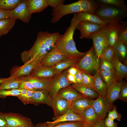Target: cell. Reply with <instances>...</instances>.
I'll return each instance as SVG.
<instances>
[{
  "mask_svg": "<svg viewBox=\"0 0 127 127\" xmlns=\"http://www.w3.org/2000/svg\"><path fill=\"white\" fill-rule=\"evenodd\" d=\"M20 80L21 82L19 88L34 91H36L40 90L36 89L35 88L32 83L29 81L21 79Z\"/></svg>",
  "mask_w": 127,
  "mask_h": 127,
  "instance_id": "obj_44",
  "label": "cell"
},
{
  "mask_svg": "<svg viewBox=\"0 0 127 127\" xmlns=\"http://www.w3.org/2000/svg\"><path fill=\"white\" fill-rule=\"evenodd\" d=\"M75 67L82 72L91 75L99 68L100 60L96 55L93 46L86 52Z\"/></svg>",
  "mask_w": 127,
  "mask_h": 127,
  "instance_id": "obj_5",
  "label": "cell"
},
{
  "mask_svg": "<svg viewBox=\"0 0 127 127\" xmlns=\"http://www.w3.org/2000/svg\"><path fill=\"white\" fill-rule=\"evenodd\" d=\"M100 72L102 78L107 88L115 82L116 74L115 70L107 71L100 70Z\"/></svg>",
  "mask_w": 127,
  "mask_h": 127,
  "instance_id": "obj_34",
  "label": "cell"
},
{
  "mask_svg": "<svg viewBox=\"0 0 127 127\" xmlns=\"http://www.w3.org/2000/svg\"><path fill=\"white\" fill-rule=\"evenodd\" d=\"M71 85L81 94L90 99H94L99 95L93 89L83 84L72 83Z\"/></svg>",
  "mask_w": 127,
  "mask_h": 127,
  "instance_id": "obj_26",
  "label": "cell"
},
{
  "mask_svg": "<svg viewBox=\"0 0 127 127\" xmlns=\"http://www.w3.org/2000/svg\"><path fill=\"white\" fill-rule=\"evenodd\" d=\"M99 69L101 70L105 71L115 70L112 63L102 57L100 60Z\"/></svg>",
  "mask_w": 127,
  "mask_h": 127,
  "instance_id": "obj_39",
  "label": "cell"
},
{
  "mask_svg": "<svg viewBox=\"0 0 127 127\" xmlns=\"http://www.w3.org/2000/svg\"><path fill=\"white\" fill-rule=\"evenodd\" d=\"M104 123L105 127H118L117 123L107 117L104 118Z\"/></svg>",
  "mask_w": 127,
  "mask_h": 127,
  "instance_id": "obj_47",
  "label": "cell"
},
{
  "mask_svg": "<svg viewBox=\"0 0 127 127\" xmlns=\"http://www.w3.org/2000/svg\"><path fill=\"white\" fill-rule=\"evenodd\" d=\"M79 21L76 13H74L73 17L70 21V26L63 34H61L55 46L67 58L79 60L86 53V52H80L77 49L73 39L74 31Z\"/></svg>",
  "mask_w": 127,
  "mask_h": 127,
  "instance_id": "obj_2",
  "label": "cell"
},
{
  "mask_svg": "<svg viewBox=\"0 0 127 127\" xmlns=\"http://www.w3.org/2000/svg\"><path fill=\"white\" fill-rule=\"evenodd\" d=\"M124 83L122 81L115 82L107 88L106 97L111 104H113L114 102L118 99L121 88Z\"/></svg>",
  "mask_w": 127,
  "mask_h": 127,
  "instance_id": "obj_22",
  "label": "cell"
},
{
  "mask_svg": "<svg viewBox=\"0 0 127 127\" xmlns=\"http://www.w3.org/2000/svg\"><path fill=\"white\" fill-rule=\"evenodd\" d=\"M113 106L108 102L106 97L99 95L95 99L92 100L91 106L100 119L105 118L107 113L112 109Z\"/></svg>",
  "mask_w": 127,
  "mask_h": 127,
  "instance_id": "obj_10",
  "label": "cell"
},
{
  "mask_svg": "<svg viewBox=\"0 0 127 127\" xmlns=\"http://www.w3.org/2000/svg\"><path fill=\"white\" fill-rule=\"evenodd\" d=\"M36 91L27 90L26 93L22 95H19L17 97L24 105L28 104L29 102L33 93Z\"/></svg>",
  "mask_w": 127,
  "mask_h": 127,
  "instance_id": "obj_42",
  "label": "cell"
},
{
  "mask_svg": "<svg viewBox=\"0 0 127 127\" xmlns=\"http://www.w3.org/2000/svg\"><path fill=\"white\" fill-rule=\"evenodd\" d=\"M40 63L34 61H29L21 66H15L10 71L11 77L18 78L23 76H29L32 69Z\"/></svg>",
  "mask_w": 127,
  "mask_h": 127,
  "instance_id": "obj_14",
  "label": "cell"
},
{
  "mask_svg": "<svg viewBox=\"0 0 127 127\" xmlns=\"http://www.w3.org/2000/svg\"><path fill=\"white\" fill-rule=\"evenodd\" d=\"M7 127V126H6V127Z\"/></svg>",
  "mask_w": 127,
  "mask_h": 127,
  "instance_id": "obj_56",
  "label": "cell"
},
{
  "mask_svg": "<svg viewBox=\"0 0 127 127\" xmlns=\"http://www.w3.org/2000/svg\"><path fill=\"white\" fill-rule=\"evenodd\" d=\"M92 124L84 122L74 121L50 123L47 122L40 123L34 127H87Z\"/></svg>",
  "mask_w": 127,
  "mask_h": 127,
  "instance_id": "obj_20",
  "label": "cell"
},
{
  "mask_svg": "<svg viewBox=\"0 0 127 127\" xmlns=\"http://www.w3.org/2000/svg\"><path fill=\"white\" fill-rule=\"evenodd\" d=\"M32 14L29 10L28 0H21L18 6L13 10L9 11L10 18L19 19L23 22L28 23Z\"/></svg>",
  "mask_w": 127,
  "mask_h": 127,
  "instance_id": "obj_8",
  "label": "cell"
},
{
  "mask_svg": "<svg viewBox=\"0 0 127 127\" xmlns=\"http://www.w3.org/2000/svg\"><path fill=\"white\" fill-rule=\"evenodd\" d=\"M20 94L19 88L0 90V98H4L9 96L17 97Z\"/></svg>",
  "mask_w": 127,
  "mask_h": 127,
  "instance_id": "obj_38",
  "label": "cell"
},
{
  "mask_svg": "<svg viewBox=\"0 0 127 127\" xmlns=\"http://www.w3.org/2000/svg\"><path fill=\"white\" fill-rule=\"evenodd\" d=\"M52 121H47L50 123L68 122L81 121L87 122L82 117L73 112L70 108L62 115L53 119Z\"/></svg>",
  "mask_w": 127,
  "mask_h": 127,
  "instance_id": "obj_21",
  "label": "cell"
},
{
  "mask_svg": "<svg viewBox=\"0 0 127 127\" xmlns=\"http://www.w3.org/2000/svg\"><path fill=\"white\" fill-rule=\"evenodd\" d=\"M6 79V78H0V84L2 83Z\"/></svg>",
  "mask_w": 127,
  "mask_h": 127,
  "instance_id": "obj_54",
  "label": "cell"
},
{
  "mask_svg": "<svg viewBox=\"0 0 127 127\" xmlns=\"http://www.w3.org/2000/svg\"><path fill=\"white\" fill-rule=\"evenodd\" d=\"M118 99L123 102H127V84L124 83L122 85Z\"/></svg>",
  "mask_w": 127,
  "mask_h": 127,
  "instance_id": "obj_45",
  "label": "cell"
},
{
  "mask_svg": "<svg viewBox=\"0 0 127 127\" xmlns=\"http://www.w3.org/2000/svg\"><path fill=\"white\" fill-rule=\"evenodd\" d=\"M67 71H65L57 75L51 79L48 91L51 97L57 95L61 89L71 85L72 83L67 80Z\"/></svg>",
  "mask_w": 127,
  "mask_h": 127,
  "instance_id": "obj_7",
  "label": "cell"
},
{
  "mask_svg": "<svg viewBox=\"0 0 127 127\" xmlns=\"http://www.w3.org/2000/svg\"><path fill=\"white\" fill-rule=\"evenodd\" d=\"M7 127H18L33 125L31 119L19 113H4Z\"/></svg>",
  "mask_w": 127,
  "mask_h": 127,
  "instance_id": "obj_9",
  "label": "cell"
},
{
  "mask_svg": "<svg viewBox=\"0 0 127 127\" xmlns=\"http://www.w3.org/2000/svg\"><path fill=\"white\" fill-rule=\"evenodd\" d=\"M79 60L66 58L52 67L57 75L71 66H75Z\"/></svg>",
  "mask_w": 127,
  "mask_h": 127,
  "instance_id": "obj_30",
  "label": "cell"
},
{
  "mask_svg": "<svg viewBox=\"0 0 127 127\" xmlns=\"http://www.w3.org/2000/svg\"><path fill=\"white\" fill-rule=\"evenodd\" d=\"M115 56L113 48L108 46L103 52L101 57L110 62H112Z\"/></svg>",
  "mask_w": 127,
  "mask_h": 127,
  "instance_id": "obj_41",
  "label": "cell"
},
{
  "mask_svg": "<svg viewBox=\"0 0 127 127\" xmlns=\"http://www.w3.org/2000/svg\"><path fill=\"white\" fill-rule=\"evenodd\" d=\"M107 26L103 27L91 36L96 55L99 60L103 52L108 46Z\"/></svg>",
  "mask_w": 127,
  "mask_h": 127,
  "instance_id": "obj_6",
  "label": "cell"
},
{
  "mask_svg": "<svg viewBox=\"0 0 127 127\" xmlns=\"http://www.w3.org/2000/svg\"><path fill=\"white\" fill-rule=\"evenodd\" d=\"M66 58L55 46L43 58L39 65L52 67Z\"/></svg>",
  "mask_w": 127,
  "mask_h": 127,
  "instance_id": "obj_13",
  "label": "cell"
},
{
  "mask_svg": "<svg viewBox=\"0 0 127 127\" xmlns=\"http://www.w3.org/2000/svg\"><path fill=\"white\" fill-rule=\"evenodd\" d=\"M28 104H33L35 106L44 104L52 107V98L47 90H39L33 93Z\"/></svg>",
  "mask_w": 127,
  "mask_h": 127,
  "instance_id": "obj_15",
  "label": "cell"
},
{
  "mask_svg": "<svg viewBox=\"0 0 127 127\" xmlns=\"http://www.w3.org/2000/svg\"><path fill=\"white\" fill-rule=\"evenodd\" d=\"M116 74L115 82L122 81L127 75V67L115 56L112 61Z\"/></svg>",
  "mask_w": 127,
  "mask_h": 127,
  "instance_id": "obj_27",
  "label": "cell"
},
{
  "mask_svg": "<svg viewBox=\"0 0 127 127\" xmlns=\"http://www.w3.org/2000/svg\"><path fill=\"white\" fill-rule=\"evenodd\" d=\"M92 99L85 96L79 98L71 103L70 108L74 113L81 116L84 110L91 106Z\"/></svg>",
  "mask_w": 127,
  "mask_h": 127,
  "instance_id": "obj_17",
  "label": "cell"
},
{
  "mask_svg": "<svg viewBox=\"0 0 127 127\" xmlns=\"http://www.w3.org/2000/svg\"><path fill=\"white\" fill-rule=\"evenodd\" d=\"M76 14L79 21H87L99 24L104 27H106L110 24L102 20L95 15L91 13L82 12Z\"/></svg>",
  "mask_w": 127,
  "mask_h": 127,
  "instance_id": "obj_23",
  "label": "cell"
},
{
  "mask_svg": "<svg viewBox=\"0 0 127 127\" xmlns=\"http://www.w3.org/2000/svg\"><path fill=\"white\" fill-rule=\"evenodd\" d=\"M29 11L32 14L43 11L48 5L47 0H28Z\"/></svg>",
  "mask_w": 127,
  "mask_h": 127,
  "instance_id": "obj_29",
  "label": "cell"
},
{
  "mask_svg": "<svg viewBox=\"0 0 127 127\" xmlns=\"http://www.w3.org/2000/svg\"><path fill=\"white\" fill-rule=\"evenodd\" d=\"M120 23L110 24L107 26L108 46L113 47L117 42L118 31Z\"/></svg>",
  "mask_w": 127,
  "mask_h": 127,
  "instance_id": "obj_28",
  "label": "cell"
},
{
  "mask_svg": "<svg viewBox=\"0 0 127 127\" xmlns=\"http://www.w3.org/2000/svg\"><path fill=\"white\" fill-rule=\"evenodd\" d=\"M127 11L108 4L98 5L94 14L109 24L120 23L127 16Z\"/></svg>",
  "mask_w": 127,
  "mask_h": 127,
  "instance_id": "obj_4",
  "label": "cell"
},
{
  "mask_svg": "<svg viewBox=\"0 0 127 127\" xmlns=\"http://www.w3.org/2000/svg\"><path fill=\"white\" fill-rule=\"evenodd\" d=\"M20 79L30 82L35 88L37 89L45 90L48 91L51 79L36 78L30 76H23L18 78Z\"/></svg>",
  "mask_w": 127,
  "mask_h": 127,
  "instance_id": "obj_18",
  "label": "cell"
},
{
  "mask_svg": "<svg viewBox=\"0 0 127 127\" xmlns=\"http://www.w3.org/2000/svg\"><path fill=\"white\" fill-rule=\"evenodd\" d=\"M34 127V126H20V127Z\"/></svg>",
  "mask_w": 127,
  "mask_h": 127,
  "instance_id": "obj_55",
  "label": "cell"
},
{
  "mask_svg": "<svg viewBox=\"0 0 127 127\" xmlns=\"http://www.w3.org/2000/svg\"><path fill=\"white\" fill-rule=\"evenodd\" d=\"M113 48L115 57L122 63L127 65V46L118 39L117 43Z\"/></svg>",
  "mask_w": 127,
  "mask_h": 127,
  "instance_id": "obj_25",
  "label": "cell"
},
{
  "mask_svg": "<svg viewBox=\"0 0 127 127\" xmlns=\"http://www.w3.org/2000/svg\"><path fill=\"white\" fill-rule=\"evenodd\" d=\"M16 20L10 18L0 20V37L10 31L14 26Z\"/></svg>",
  "mask_w": 127,
  "mask_h": 127,
  "instance_id": "obj_31",
  "label": "cell"
},
{
  "mask_svg": "<svg viewBox=\"0 0 127 127\" xmlns=\"http://www.w3.org/2000/svg\"><path fill=\"white\" fill-rule=\"evenodd\" d=\"M81 116L87 122L92 124L95 123L101 119L97 115L91 106L84 110Z\"/></svg>",
  "mask_w": 127,
  "mask_h": 127,
  "instance_id": "obj_33",
  "label": "cell"
},
{
  "mask_svg": "<svg viewBox=\"0 0 127 127\" xmlns=\"http://www.w3.org/2000/svg\"><path fill=\"white\" fill-rule=\"evenodd\" d=\"M103 27L99 24L92 22L81 21L79 22L76 29L80 32V39H91V36L92 34L98 31Z\"/></svg>",
  "mask_w": 127,
  "mask_h": 127,
  "instance_id": "obj_11",
  "label": "cell"
},
{
  "mask_svg": "<svg viewBox=\"0 0 127 127\" xmlns=\"http://www.w3.org/2000/svg\"><path fill=\"white\" fill-rule=\"evenodd\" d=\"M61 35L58 32H39L32 48L20 54L22 60L24 64L32 61L40 63L44 56L55 46Z\"/></svg>",
  "mask_w": 127,
  "mask_h": 127,
  "instance_id": "obj_1",
  "label": "cell"
},
{
  "mask_svg": "<svg viewBox=\"0 0 127 127\" xmlns=\"http://www.w3.org/2000/svg\"><path fill=\"white\" fill-rule=\"evenodd\" d=\"M98 5L93 0H79L69 4L61 5L52 10L51 22L56 23L64 16L71 13L83 12L94 14Z\"/></svg>",
  "mask_w": 127,
  "mask_h": 127,
  "instance_id": "obj_3",
  "label": "cell"
},
{
  "mask_svg": "<svg viewBox=\"0 0 127 127\" xmlns=\"http://www.w3.org/2000/svg\"><path fill=\"white\" fill-rule=\"evenodd\" d=\"M82 74L83 79V84L91 87L95 90L93 76L83 72Z\"/></svg>",
  "mask_w": 127,
  "mask_h": 127,
  "instance_id": "obj_40",
  "label": "cell"
},
{
  "mask_svg": "<svg viewBox=\"0 0 127 127\" xmlns=\"http://www.w3.org/2000/svg\"><path fill=\"white\" fill-rule=\"evenodd\" d=\"M118 37L119 40L127 46V22L120 24L118 31Z\"/></svg>",
  "mask_w": 127,
  "mask_h": 127,
  "instance_id": "obj_37",
  "label": "cell"
},
{
  "mask_svg": "<svg viewBox=\"0 0 127 127\" xmlns=\"http://www.w3.org/2000/svg\"><path fill=\"white\" fill-rule=\"evenodd\" d=\"M7 126V123L4 113L0 112V127Z\"/></svg>",
  "mask_w": 127,
  "mask_h": 127,
  "instance_id": "obj_51",
  "label": "cell"
},
{
  "mask_svg": "<svg viewBox=\"0 0 127 127\" xmlns=\"http://www.w3.org/2000/svg\"><path fill=\"white\" fill-rule=\"evenodd\" d=\"M100 70L99 69L93 76L95 90L99 95L106 97L107 88L102 78Z\"/></svg>",
  "mask_w": 127,
  "mask_h": 127,
  "instance_id": "obj_24",
  "label": "cell"
},
{
  "mask_svg": "<svg viewBox=\"0 0 127 127\" xmlns=\"http://www.w3.org/2000/svg\"><path fill=\"white\" fill-rule=\"evenodd\" d=\"M78 69L75 66H71L67 70V73L75 75L77 72Z\"/></svg>",
  "mask_w": 127,
  "mask_h": 127,
  "instance_id": "obj_52",
  "label": "cell"
},
{
  "mask_svg": "<svg viewBox=\"0 0 127 127\" xmlns=\"http://www.w3.org/2000/svg\"><path fill=\"white\" fill-rule=\"evenodd\" d=\"M21 80L19 78H13L10 77L0 84V90H10L19 88Z\"/></svg>",
  "mask_w": 127,
  "mask_h": 127,
  "instance_id": "obj_32",
  "label": "cell"
},
{
  "mask_svg": "<svg viewBox=\"0 0 127 127\" xmlns=\"http://www.w3.org/2000/svg\"><path fill=\"white\" fill-rule=\"evenodd\" d=\"M75 78L76 83L83 84L82 72L78 69L77 72L75 75Z\"/></svg>",
  "mask_w": 127,
  "mask_h": 127,
  "instance_id": "obj_48",
  "label": "cell"
},
{
  "mask_svg": "<svg viewBox=\"0 0 127 127\" xmlns=\"http://www.w3.org/2000/svg\"><path fill=\"white\" fill-rule=\"evenodd\" d=\"M48 6H50L53 8H55L61 4H64V0H47Z\"/></svg>",
  "mask_w": 127,
  "mask_h": 127,
  "instance_id": "obj_46",
  "label": "cell"
},
{
  "mask_svg": "<svg viewBox=\"0 0 127 127\" xmlns=\"http://www.w3.org/2000/svg\"><path fill=\"white\" fill-rule=\"evenodd\" d=\"M97 1L101 4H108L127 11V7L123 0H99Z\"/></svg>",
  "mask_w": 127,
  "mask_h": 127,
  "instance_id": "obj_36",
  "label": "cell"
},
{
  "mask_svg": "<svg viewBox=\"0 0 127 127\" xmlns=\"http://www.w3.org/2000/svg\"><path fill=\"white\" fill-rule=\"evenodd\" d=\"M20 0H0V9L8 11L16 8L21 2Z\"/></svg>",
  "mask_w": 127,
  "mask_h": 127,
  "instance_id": "obj_35",
  "label": "cell"
},
{
  "mask_svg": "<svg viewBox=\"0 0 127 127\" xmlns=\"http://www.w3.org/2000/svg\"><path fill=\"white\" fill-rule=\"evenodd\" d=\"M56 75L52 67L39 64L32 69L29 76L36 78L52 79Z\"/></svg>",
  "mask_w": 127,
  "mask_h": 127,
  "instance_id": "obj_16",
  "label": "cell"
},
{
  "mask_svg": "<svg viewBox=\"0 0 127 127\" xmlns=\"http://www.w3.org/2000/svg\"><path fill=\"white\" fill-rule=\"evenodd\" d=\"M10 18L9 11L0 9V20Z\"/></svg>",
  "mask_w": 127,
  "mask_h": 127,
  "instance_id": "obj_49",
  "label": "cell"
},
{
  "mask_svg": "<svg viewBox=\"0 0 127 127\" xmlns=\"http://www.w3.org/2000/svg\"><path fill=\"white\" fill-rule=\"evenodd\" d=\"M104 118L101 119L95 123L87 127H105L104 123Z\"/></svg>",
  "mask_w": 127,
  "mask_h": 127,
  "instance_id": "obj_50",
  "label": "cell"
},
{
  "mask_svg": "<svg viewBox=\"0 0 127 127\" xmlns=\"http://www.w3.org/2000/svg\"><path fill=\"white\" fill-rule=\"evenodd\" d=\"M52 107L54 112L53 119L64 114L70 108L71 103L57 95L52 97Z\"/></svg>",
  "mask_w": 127,
  "mask_h": 127,
  "instance_id": "obj_12",
  "label": "cell"
},
{
  "mask_svg": "<svg viewBox=\"0 0 127 127\" xmlns=\"http://www.w3.org/2000/svg\"><path fill=\"white\" fill-rule=\"evenodd\" d=\"M57 95L71 103L76 100L84 96L74 88L71 85L61 89Z\"/></svg>",
  "mask_w": 127,
  "mask_h": 127,
  "instance_id": "obj_19",
  "label": "cell"
},
{
  "mask_svg": "<svg viewBox=\"0 0 127 127\" xmlns=\"http://www.w3.org/2000/svg\"><path fill=\"white\" fill-rule=\"evenodd\" d=\"M67 78L68 81L72 84L76 83L75 75L67 73Z\"/></svg>",
  "mask_w": 127,
  "mask_h": 127,
  "instance_id": "obj_53",
  "label": "cell"
},
{
  "mask_svg": "<svg viewBox=\"0 0 127 127\" xmlns=\"http://www.w3.org/2000/svg\"><path fill=\"white\" fill-rule=\"evenodd\" d=\"M116 108V106H113L112 109L108 112L107 117L113 120L116 119L120 121L122 118V115L118 112Z\"/></svg>",
  "mask_w": 127,
  "mask_h": 127,
  "instance_id": "obj_43",
  "label": "cell"
}]
</instances>
